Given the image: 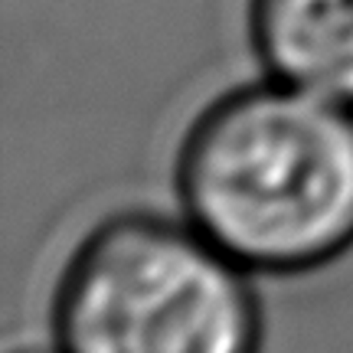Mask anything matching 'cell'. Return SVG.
<instances>
[{
    "label": "cell",
    "mask_w": 353,
    "mask_h": 353,
    "mask_svg": "<svg viewBox=\"0 0 353 353\" xmlns=\"http://www.w3.org/2000/svg\"><path fill=\"white\" fill-rule=\"evenodd\" d=\"M176 190L242 268L314 272L353 249V108L275 79L236 88L190 125Z\"/></svg>",
    "instance_id": "1"
},
{
    "label": "cell",
    "mask_w": 353,
    "mask_h": 353,
    "mask_svg": "<svg viewBox=\"0 0 353 353\" xmlns=\"http://www.w3.org/2000/svg\"><path fill=\"white\" fill-rule=\"evenodd\" d=\"M245 272L190 219L112 216L79 242L59 275V350L259 353L262 314Z\"/></svg>",
    "instance_id": "2"
},
{
    "label": "cell",
    "mask_w": 353,
    "mask_h": 353,
    "mask_svg": "<svg viewBox=\"0 0 353 353\" xmlns=\"http://www.w3.org/2000/svg\"><path fill=\"white\" fill-rule=\"evenodd\" d=\"M245 23L275 82L353 108V0H249Z\"/></svg>",
    "instance_id": "3"
},
{
    "label": "cell",
    "mask_w": 353,
    "mask_h": 353,
    "mask_svg": "<svg viewBox=\"0 0 353 353\" xmlns=\"http://www.w3.org/2000/svg\"><path fill=\"white\" fill-rule=\"evenodd\" d=\"M20 353H52V350H20ZM56 353H63V350H56Z\"/></svg>",
    "instance_id": "4"
}]
</instances>
